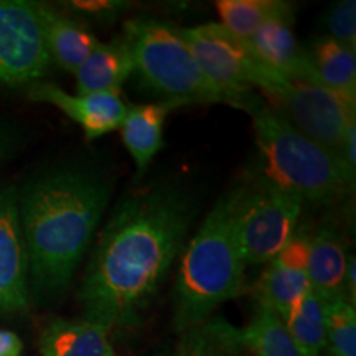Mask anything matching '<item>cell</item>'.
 I'll use <instances>...</instances> for the list:
<instances>
[{
	"instance_id": "obj_1",
	"label": "cell",
	"mask_w": 356,
	"mask_h": 356,
	"mask_svg": "<svg viewBox=\"0 0 356 356\" xmlns=\"http://www.w3.org/2000/svg\"><path fill=\"white\" fill-rule=\"evenodd\" d=\"M197 207L175 184H159L127 195L104 226L84 275L83 318L104 328L139 323L184 252Z\"/></svg>"
},
{
	"instance_id": "obj_2",
	"label": "cell",
	"mask_w": 356,
	"mask_h": 356,
	"mask_svg": "<svg viewBox=\"0 0 356 356\" xmlns=\"http://www.w3.org/2000/svg\"><path fill=\"white\" fill-rule=\"evenodd\" d=\"M109 193L104 178L79 167L43 173L19 193L29 279L40 293L68 287L108 208Z\"/></svg>"
},
{
	"instance_id": "obj_3",
	"label": "cell",
	"mask_w": 356,
	"mask_h": 356,
	"mask_svg": "<svg viewBox=\"0 0 356 356\" xmlns=\"http://www.w3.org/2000/svg\"><path fill=\"white\" fill-rule=\"evenodd\" d=\"M234 204L236 190L213 207L181 252L173 296L178 332L203 325L218 305L241 292L246 264L234 234Z\"/></svg>"
},
{
	"instance_id": "obj_4",
	"label": "cell",
	"mask_w": 356,
	"mask_h": 356,
	"mask_svg": "<svg viewBox=\"0 0 356 356\" xmlns=\"http://www.w3.org/2000/svg\"><path fill=\"white\" fill-rule=\"evenodd\" d=\"M266 178L315 204L340 202L355 188V172L259 101L249 111Z\"/></svg>"
},
{
	"instance_id": "obj_5",
	"label": "cell",
	"mask_w": 356,
	"mask_h": 356,
	"mask_svg": "<svg viewBox=\"0 0 356 356\" xmlns=\"http://www.w3.org/2000/svg\"><path fill=\"white\" fill-rule=\"evenodd\" d=\"M140 83L165 99L228 104L249 113L261 99L243 101L204 76L180 29L165 20L136 17L126 20L124 35Z\"/></svg>"
},
{
	"instance_id": "obj_6",
	"label": "cell",
	"mask_w": 356,
	"mask_h": 356,
	"mask_svg": "<svg viewBox=\"0 0 356 356\" xmlns=\"http://www.w3.org/2000/svg\"><path fill=\"white\" fill-rule=\"evenodd\" d=\"M302 208L299 195L269 178L236 188L234 234L244 264L274 261L297 233Z\"/></svg>"
},
{
	"instance_id": "obj_7",
	"label": "cell",
	"mask_w": 356,
	"mask_h": 356,
	"mask_svg": "<svg viewBox=\"0 0 356 356\" xmlns=\"http://www.w3.org/2000/svg\"><path fill=\"white\" fill-rule=\"evenodd\" d=\"M180 33L204 76L238 99L256 101L254 88L269 95L287 81L257 60L246 40L236 37L221 24L180 29Z\"/></svg>"
},
{
	"instance_id": "obj_8",
	"label": "cell",
	"mask_w": 356,
	"mask_h": 356,
	"mask_svg": "<svg viewBox=\"0 0 356 356\" xmlns=\"http://www.w3.org/2000/svg\"><path fill=\"white\" fill-rule=\"evenodd\" d=\"M264 96L273 102L275 113L297 131L340 155L346 127L356 119V101L299 79H287L279 89Z\"/></svg>"
},
{
	"instance_id": "obj_9",
	"label": "cell",
	"mask_w": 356,
	"mask_h": 356,
	"mask_svg": "<svg viewBox=\"0 0 356 356\" xmlns=\"http://www.w3.org/2000/svg\"><path fill=\"white\" fill-rule=\"evenodd\" d=\"M50 63L38 2L0 0V88L33 86Z\"/></svg>"
},
{
	"instance_id": "obj_10",
	"label": "cell",
	"mask_w": 356,
	"mask_h": 356,
	"mask_svg": "<svg viewBox=\"0 0 356 356\" xmlns=\"http://www.w3.org/2000/svg\"><path fill=\"white\" fill-rule=\"evenodd\" d=\"M29 256L22 234L19 191L0 190V314L29 307Z\"/></svg>"
},
{
	"instance_id": "obj_11",
	"label": "cell",
	"mask_w": 356,
	"mask_h": 356,
	"mask_svg": "<svg viewBox=\"0 0 356 356\" xmlns=\"http://www.w3.org/2000/svg\"><path fill=\"white\" fill-rule=\"evenodd\" d=\"M29 96L32 101L55 106L73 119L83 129L88 140L99 139L121 127L129 109V106L122 101L121 92L70 95L65 89L48 83L33 84Z\"/></svg>"
},
{
	"instance_id": "obj_12",
	"label": "cell",
	"mask_w": 356,
	"mask_h": 356,
	"mask_svg": "<svg viewBox=\"0 0 356 356\" xmlns=\"http://www.w3.org/2000/svg\"><path fill=\"white\" fill-rule=\"evenodd\" d=\"M249 48L262 65L287 79L314 83L307 50L293 33V7L289 6L266 20L248 40Z\"/></svg>"
},
{
	"instance_id": "obj_13",
	"label": "cell",
	"mask_w": 356,
	"mask_h": 356,
	"mask_svg": "<svg viewBox=\"0 0 356 356\" xmlns=\"http://www.w3.org/2000/svg\"><path fill=\"white\" fill-rule=\"evenodd\" d=\"M185 104L186 102L184 101L162 99L149 104L129 106L126 118L119 129L137 172H144L162 149L163 127L168 114Z\"/></svg>"
},
{
	"instance_id": "obj_14",
	"label": "cell",
	"mask_w": 356,
	"mask_h": 356,
	"mask_svg": "<svg viewBox=\"0 0 356 356\" xmlns=\"http://www.w3.org/2000/svg\"><path fill=\"white\" fill-rule=\"evenodd\" d=\"M348 254L338 231L322 226L312 236L310 259L307 267L310 289L325 302L345 299V275Z\"/></svg>"
},
{
	"instance_id": "obj_15",
	"label": "cell",
	"mask_w": 356,
	"mask_h": 356,
	"mask_svg": "<svg viewBox=\"0 0 356 356\" xmlns=\"http://www.w3.org/2000/svg\"><path fill=\"white\" fill-rule=\"evenodd\" d=\"M132 53L122 37L108 43H97L74 73L78 95L121 92L124 81L134 74Z\"/></svg>"
},
{
	"instance_id": "obj_16",
	"label": "cell",
	"mask_w": 356,
	"mask_h": 356,
	"mask_svg": "<svg viewBox=\"0 0 356 356\" xmlns=\"http://www.w3.org/2000/svg\"><path fill=\"white\" fill-rule=\"evenodd\" d=\"M38 13L51 61H56L58 66L74 74L99 40L86 25L61 15L50 6L38 3Z\"/></svg>"
},
{
	"instance_id": "obj_17",
	"label": "cell",
	"mask_w": 356,
	"mask_h": 356,
	"mask_svg": "<svg viewBox=\"0 0 356 356\" xmlns=\"http://www.w3.org/2000/svg\"><path fill=\"white\" fill-rule=\"evenodd\" d=\"M43 356H115L108 332L84 318H55L40 333Z\"/></svg>"
},
{
	"instance_id": "obj_18",
	"label": "cell",
	"mask_w": 356,
	"mask_h": 356,
	"mask_svg": "<svg viewBox=\"0 0 356 356\" xmlns=\"http://www.w3.org/2000/svg\"><path fill=\"white\" fill-rule=\"evenodd\" d=\"M314 83L356 101L355 50L328 37H320L307 51Z\"/></svg>"
},
{
	"instance_id": "obj_19",
	"label": "cell",
	"mask_w": 356,
	"mask_h": 356,
	"mask_svg": "<svg viewBox=\"0 0 356 356\" xmlns=\"http://www.w3.org/2000/svg\"><path fill=\"white\" fill-rule=\"evenodd\" d=\"M236 333L239 345L254 356H302L286 322L262 302L251 323Z\"/></svg>"
},
{
	"instance_id": "obj_20",
	"label": "cell",
	"mask_w": 356,
	"mask_h": 356,
	"mask_svg": "<svg viewBox=\"0 0 356 356\" xmlns=\"http://www.w3.org/2000/svg\"><path fill=\"white\" fill-rule=\"evenodd\" d=\"M327 307L310 289L284 320L302 356H320L327 346Z\"/></svg>"
},
{
	"instance_id": "obj_21",
	"label": "cell",
	"mask_w": 356,
	"mask_h": 356,
	"mask_svg": "<svg viewBox=\"0 0 356 356\" xmlns=\"http://www.w3.org/2000/svg\"><path fill=\"white\" fill-rule=\"evenodd\" d=\"M310 291V282L305 273L284 269L274 262L267 267L261 280V300L270 307L280 318L286 320L291 310Z\"/></svg>"
},
{
	"instance_id": "obj_22",
	"label": "cell",
	"mask_w": 356,
	"mask_h": 356,
	"mask_svg": "<svg viewBox=\"0 0 356 356\" xmlns=\"http://www.w3.org/2000/svg\"><path fill=\"white\" fill-rule=\"evenodd\" d=\"M289 6L280 0H220L216 12L226 30L248 42L266 20Z\"/></svg>"
},
{
	"instance_id": "obj_23",
	"label": "cell",
	"mask_w": 356,
	"mask_h": 356,
	"mask_svg": "<svg viewBox=\"0 0 356 356\" xmlns=\"http://www.w3.org/2000/svg\"><path fill=\"white\" fill-rule=\"evenodd\" d=\"M236 346H241L238 341V333L228 325H198L186 330L172 351L163 356H228Z\"/></svg>"
},
{
	"instance_id": "obj_24",
	"label": "cell",
	"mask_w": 356,
	"mask_h": 356,
	"mask_svg": "<svg viewBox=\"0 0 356 356\" xmlns=\"http://www.w3.org/2000/svg\"><path fill=\"white\" fill-rule=\"evenodd\" d=\"M330 356H356V312L346 300L327 307V346Z\"/></svg>"
},
{
	"instance_id": "obj_25",
	"label": "cell",
	"mask_w": 356,
	"mask_h": 356,
	"mask_svg": "<svg viewBox=\"0 0 356 356\" xmlns=\"http://www.w3.org/2000/svg\"><path fill=\"white\" fill-rule=\"evenodd\" d=\"M327 35L325 37L335 40L345 47L356 50V2L343 0L330 8L327 20Z\"/></svg>"
},
{
	"instance_id": "obj_26",
	"label": "cell",
	"mask_w": 356,
	"mask_h": 356,
	"mask_svg": "<svg viewBox=\"0 0 356 356\" xmlns=\"http://www.w3.org/2000/svg\"><path fill=\"white\" fill-rule=\"evenodd\" d=\"M310 248H312V236L305 233H296L291 238L286 246L279 251V254L274 257V264H277L284 269L297 270V273H305L309 267L310 259Z\"/></svg>"
},
{
	"instance_id": "obj_27",
	"label": "cell",
	"mask_w": 356,
	"mask_h": 356,
	"mask_svg": "<svg viewBox=\"0 0 356 356\" xmlns=\"http://www.w3.org/2000/svg\"><path fill=\"white\" fill-rule=\"evenodd\" d=\"M68 6L71 10L83 13L89 19L106 22L114 20L115 17L126 12L129 3L122 0H73V2H68Z\"/></svg>"
},
{
	"instance_id": "obj_28",
	"label": "cell",
	"mask_w": 356,
	"mask_h": 356,
	"mask_svg": "<svg viewBox=\"0 0 356 356\" xmlns=\"http://www.w3.org/2000/svg\"><path fill=\"white\" fill-rule=\"evenodd\" d=\"M340 157L343 159L346 167L351 172H355L356 168V119L348 124L345 131L343 142H341V150Z\"/></svg>"
},
{
	"instance_id": "obj_29",
	"label": "cell",
	"mask_w": 356,
	"mask_h": 356,
	"mask_svg": "<svg viewBox=\"0 0 356 356\" xmlns=\"http://www.w3.org/2000/svg\"><path fill=\"white\" fill-rule=\"evenodd\" d=\"M24 343L20 337L10 330H0V356H20Z\"/></svg>"
},
{
	"instance_id": "obj_30",
	"label": "cell",
	"mask_w": 356,
	"mask_h": 356,
	"mask_svg": "<svg viewBox=\"0 0 356 356\" xmlns=\"http://www.w3.org/2000/svg\"><path fill=\"white\" fill-rule=\"evenodd\" d=\"M8 150V136L0 129V162H2L3 157H6Z\"/></svg>"
}]
</instances>
